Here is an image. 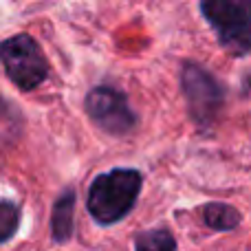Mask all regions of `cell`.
I'll return each mask as SVG.
<instances>
[{
    "mask_svg": "<svg viewBox=\"0 0 251 251\" xmlns=\"http://www.w3.org/2000/svg\"><path fill=\"white\" fill-rule=\"evenodd\" d=\"M143 176L139 170L115 168L93 178L86 196V209L93 221L101 227H110L124 221L141 194Z\"/></svg>",
    "mask_w": 251,
    "mask_h": 251,
    "instance_id": "obj_1",
    "label": "cell"
},
{
    "mask_svg": "<svg viewBox=\"0 0 251 251\" xmlns=\"http://www.w3.org/2000/svg\"><path fill=\"white\" fill-rule=\"evenodd\" d=\"M199 9L229 55L251 53V0H207Z\"/></svg>",
    "mask_w": 251,
    "mask_h": 251,
    "instance_id": "obj_2",
    "label": "cell"
},
{
    "mask_svg": "<svg viewBox=\"0 0 251 251\" xmlns=\"http://www.w3.org/2000/svg\"><path fill=\"white\" fill-rule=\"evenodd\" d=\"M0 57L7 77L20 91H33L49 77V64L42 55V49L25 33L4 40L0 47Z\"/></svg>",
    "mask_w": 251,
    "mask_h": 251,
    "instance_id": "obj_3",
    "label": "cell"
},
{
    "mask_svg": "<svg viewBox=\"0 0 251 251\" xmlns=\"http://www.w3.org/2000/svg\"><path fill=\"white\" fill-rule=\"evenodd\" d=\"M181 86L187 101L190 117L199 128H209L216 122L225 101L223 86L212 73L199 64H185L181 71Z\"/></svg>",
    "mask_w": 251,
    "mask_h": 251,
    "instance_id": "obj_4",
    "label": "cell"
},
{
    "mask_svg": "<svg viewBox=\"0 0 251 251\" xmlns=\"http://www.w3.org/2000/svg\"><path fill=\"white\" fill-rule=\"evenodd\" d=\"M86 113L108 134H128L137 126V113L128 97L113 86H97L86 95Z\"/></svg>",
    "mask_w": 251,
    "mask_h": 251,
    "instance_id": "obj_5",
    "label": "cell"
},
{
    "mask_svg": "<svg viewBox=\"0 0 251 251\" xmlns=\"http://www.w3.org/2000/svg\"><path fill=\"white\" fill-rule=\"evenodd\" d=\"M73 218H75V190H64L53 203L51 236L55 243H69L73 238Z\"/></svg>",
    "mask_w": 251,
    "mask_h": 251,
    "instance_id": "obj_6",
    "label": "cell"
},
{
    "mask_svg": "<svg viewBox=\"0 0 251 251\" xmlns=\"http://www.w3.org/2000/svg\"><path fill=\"white\" fill-rule=\"evenodd\" d=\"M203 221L209 229L216 231H234L236 227L240 225L243 216L236 207L227 203H212L203 207Z\"/></svg>",
    "mask_w": 251,
    "mask_h": 251,
    "instance_id": "obj_7",
    "label": "cell"
},
{
    "mask_svg": "<svg viewBox=\"0 0 251 251\" xmlns=\"http://www.w3.org/2000/svg\"><path fill=\"white\" fill-rule=\"evenodd\" d=\"M134 251H176V240L168 229H148L137 236Z\"/></svg>",
    "mask_w": 251,
    "mask_h": 251,
    "instance_id": "obj_8",
    "label": "cell"
},
{
    "mask_svg": "<svg viewBox=\"0 0 251 251\" xmlns=\"http://www.w3.org/2000/svg\"><path fill=\"white\" fill-rule=\"evenodd\" d=\"M18 223H20V207L13 201L2 199V205H0V229H2L0 243L2 245H7L16 236Z\"/></svg>",
    "mask_w": 251,
    "mask_h": 251,
    "instance_id": "obj_9",
    "label": "cell"
}]
</instances>
